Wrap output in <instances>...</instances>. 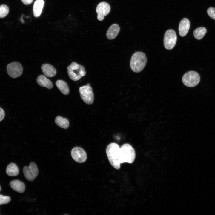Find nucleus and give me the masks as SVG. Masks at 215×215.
<instances>
[{"instance_id": "5", "label": "nucleus", "mask_w": 215, "mask_h": 215, "mask_svg": "<svg viewBox=\"0 0 215 215\" xmlns=\"http://www.w3.org/2000/svg\"><path fill=\"white\" fill-rule=\"evenodd\" d=\"M200 80V76L196 72L191 71L185 73L182 78V81L186 86L193 87L196 86Z\"/></svg>"}, {"instance_id": "12", "label": "nucleus", "mask_w": 215, "mask_h": 215, "mask_svg": "<svg viewBox=\"0 0 215 215\" xmlns=\"http://www.w3.org/2000/svg\"><path fill=\"white\" fill-rule=\"evenodd\" d=\"M41 69L44 75L48 77H54L56 73V71L55 68L48 64H42L41 66Z\"/></svg>"}, {"instance_id": "8", "label": "nucleus", "mask_w": 215, "mask_h": 215, "mask_svg": "<svg viewBox=\"0 0 215 215\" xmlns=\"http://www.w3.org/2000/svg\"><path fill=\"white\" fill-rule=\"evenodd\" d=\"M7 70L8 75L11 77L16 78L21 75L23 67L21 64L17 62H11L8 64Z\"/></svg>"}, {"instance_id": "14", "label": "nucleus", "mask_w": 215, "mask_h": 215, "mask_svg": "<svg viewBox=\"0 0 215 215\" xmlns=\"http://www.w3.org/2000/svg\"><path fill=\"white\" fill-rule=\"evenodd\" d=\"M119 30L120 27L118 25L116 24H112L109 28L107 32V38L110 40L115 39L118 35Z\"/></svg>"}, {"instance_id": "2", "label": "nucleus", "mask_w": 215, "mask_h": 215, "mask_svg": "<svg viewBox=\"0 0 215 215\" xmlns=\"http://www.w3.org/2000/svg\"><path fill=\"white\" fill-rule=\"evenodd\" d=\"M147 62V58L145 54L142 52H137L131 56L130 66L133 71L139 73L143 69Z\"/></svg>"}, {"instance_id": "28", "label": "nucleus", "mask_w": 215, "mask_h": 215, "mask_svg": "<svg viewBox=\"0 0 215 215\" xmlns=\"http://www.w3.org/2000/svg\"><path fill=\"white\" fill-rule=\"evenodd\" d=\"M1 188L0 186V191H1Z\"/></svg>"}, {"instance_id": "3", "label": "nucleus", "mask_w": 215, "mask_h": 215, "mask_svg": "<svg viewBox=\"0 0 215 215\" xmlns=\"http://www.w3.org/2000/svg\"><path fill=\"white\" fill-rule=\"evenodd\" d=\"M136 157L135 150L131 145L128 143L123 145L120 148L119 160L120 163H132Z\"/></svg>"}, {"instance_id": "20", "label": "nucleus", "mask_w": 215, "mask_h": 215, "mask_svg": "<svg viewBox=\"0 0 215 215\" xmlns=\"http://www.w3.org/2000/svg\"><path fill=\"white\" fill-rule=\"evenodd\" d=\"M207 33V30L204 27H202L196 29L194 31L193 35L196 39H202Z\"/></svg>"}, {"instance_id": "7", "label": "nucleus", "mask_w": 215, "mask_h": 215, "mask_svg": "<svg viewBox=\"0 0 215 215\" xmlns=\"http://www.w3.org/2000/svg\"><path fill=\"white\" fill-rule=\"evenodd\" d=\"M177 35L173 30L169 29L165 33L164 38V45L168 50L172 49L175 47L177 41Z\"/></svg>"}, {"instance_id": "19", "label": "nucleus", "mask_w": 215, "mask_h": 215, "mask_svg": "<svg viewBox=\"0 0 215 215\" xmlns=\"http://www.w3.org/2000/svg\"><path fill=\"white\" fill-rule=\"evenodd\" d=\"M55 121L58 126L63 128L66 129L69 126V121L66 118L58 116L56 117Z\"/></svg>"}, {"instance_id": "21", "label": "nucleus", "mask_w": 215, "mask_h": 215, "mask_svg": "<svg viewBox=\"0 0 215 215\" xmlns=\"http://www.w3.org/2000/svg\"><path fill=\"white\" fill-rule=\"evenodd\" d=\"M23 172L25 178L30 181H33L36 177L34 176L29 167L25 166L23 168Z\"/></svg>"}, {"instance_id": "25", "label": "nucleus", "mask_w": 215, "mask_h": 215, "mask_svg": "<svg viewBox=\"0 0 215 215\" xmlns=\"http://www.w3.org/2000/svg\"><path fill=\"white\" fill-rule=\"evenodd\" d=\"M215 9L214 7H210L207 10L208 15L212 19L215 20Z\"/></svg>"}, {"instance_id": "4", "label": "nucleus", "mask_w": 215, "mask_h": 215, "mask_svg": "<svg viewBox=\"0 0 215 215\" xmlns=\"http://www.w3.org/2000/svg\"><path fill=\"white\" fill-rule=\"evenodd\" d=\"M68 75L72 80L77 81L80 79L86 74V71L84 66L75 62L67 67Z\"/></svg>"}, {"instance_id": "23", "label": "nucleus", "mask_w": 215, "mask_h": 215, "mask_svg": "<svg viewBox=\"0 0 215 215\" xmlns=\"http://www.w3.org/2000/svg\"><path fill=\"white\" fill-rule=\"evenodd\" d=\"M29 167L34 176L36 178L39 173L38 169L36 165L34 162H32L30 163Z\"/></svg>"}, {"instance_id": "27", "label": "nucleus", "mask_w": 215, "mask_h": 215, "mask_svg": "<svg viewBox=\"0 0 215 215\" xmlns=\"http://www.w3.org/2000/svg\"><path fill=\"white\" fill-rule=\"evenodd\" d=\"M22 3L25 5H28L32 3L33 0H21Z\"/></svg>"}, {"instance_id": "16", "label": "nucleus", "mask_w": 215, "mask_h": 215, "mask_svg": "<svg viewBox=\"0 0 215 215\" xmlns=\"http://www.w3.org/2000/svg\"><path fill=\"white\" fill-rule=\"evenodd\" d=\"M44 4L43 0H36L35 1L33 7V13L35 17H38L40 15Z\"/></svg>"}, {"instance_id": "13", "label": "nucleus", "mask_w": 215, "mask_h": 215, "mask_svg": "<svg viewBox=\"0 0 215 215\" xmlns=\"http://www.w3.org/2000/svg\"><path fill=\"white\" fill-rule=\"evenodd\" d=\"M10 185L13 190L19 193H22L25 190V184L19 180H15L12 181L10 182Z\"/></svg>"}, {"instance_id": "18", "label": "nucleus", "mask_w": 215, "mask_h": 215, "mask_svg": "<svg viewBox=\"0 0 215 215\" xmlns=\"http://www.w3.org/2000/svg\"><path fill=\"white\" fill-rule=\"evenodd\" d=\"M6 172L9 176H14L19 173V169L17 165L14 163H10L7 167Z\"/></svg>"}, {"instance_id": "9", "label": "nucleus", "mask_w": 215, "mask_h": 215, "mask_svg": "<svg viewBox=\"0 0 215 215\" xmlns=\"http://www.w3.org/2000/svg\"><path fill=\"white\" fill-rule=\"evenodd\" d=\"M71 155L73 159L78 163L84 162L87 158L86 152L84 149L79 147L73 148L71 151Z\"/></svg>"}, {"instance_id": "6", "label": "nucleus", "mask_w": 215, "mask_h": 215, "mask_svg": "<svg viewBox=\"0 0 215 215\" xmlns=\"http://www.w3.org/2000/svg\"><path fill=\"white\" fill-rule=\"evenodd\" d=\"M81 97L86 104L90 105L94 101V94L89 83L80 87L79 89Z\"/></svg>"}, {"instance_id": "10", "label": "nucleus", "mask_w": 215, "mask_h": 215, "mask_svg": "<svg viewBox=\"0 0 215 215\" xmlns=\"http://www.w3.org/2000/svg\"><path fill=\"white\" fill-rule=\"evenodd\" d=\"M110 7L109 5L105 2H101L99 3L96 8V12L97 13V19L102 21L104 19V17L109 13L110 11Z\"/></svg>"}, {"instance_id": "11", "label": "nucleus", "mask_w": 215, "mask_h": 215, "mask_svg": "<svg viewBox=\"0 0 215 215\" xmlns=\"http://www.w3.org/2000/svg\"><path fill=\"white\" fill-rule=\"evenodd\" d=\"M190 27V23L188 19L184 18L180 22L179 31V35L182 37L185 36L188 33Z\"/></svg>"}, {"instance_id": "24", "label": "nucleus", "mask_w": 215, "mask_h": 215, "mask_svg": "<svg viewBox=\"0 0 215 215\" xmlns=\"http://www.w3.org/2000/svg\"><path fill=\"white\" fill-rule=\"evenodd\" d=\"M10 201V197L0 194V205L7 204Z\"/></svg>"}, {"instance_id": "17", "label": "nucleus", "mask_w": 215, "mask_h": 215, "mask_svg": "<svg viewBox=\"0 0 215 215\" xmlns=\"http://www.w3.org/2000/svg\"><path fill=\"white\" fill-rule=\"evenodd\" d=\"M56 84L58 88L64 94L68 95L69 93V90L67 85L64 81L59 80L56 82Z\"/></svg>"}, {"instance_id": "22", "label": "nucleus", "mask_w": 215, "mask_h": 215, "mask_svg": "<svg viewBox=\"0 0 215 215\" xmlns=\"http://www.w3.org/2000/svg\"><path fill=\"white\" fill-rule=\"evenodd\" d=\"M9 9L6 5H0V18H3L5 17L8 14Z\"/></svg>"}, {"instance_id": "15", "label": "nucleus", "mask_w": 215, "mask_h": 215, "mask_svg": "<svg viewBox=\"0 0 215 215\" xmlns=\"http://www.w3.org/2000/svg\"><path fill=\"white\" fill-rule=\"evenodd\" d=\"M37 83L40 86L51 89L53 87L52 82L43 75L39 76L36 79Z\"/></svg>"}, {"instance_id": "1", "label": "nucleus", "mask_w": 215, "mask_h": 215, "mask_svg": "<svg viewBox=\"0 0 215 215\" xmlns=\"http://www.w3.org/2000/svg\"><path fill=\"white\" fill-rule=\"evenodd\" d=\"M120 148L115 143H111L107 146L106 153L108 159L111 165L115 169L120 168V163L119 160Z\"/></svg>"}, {"instance_id": "26", "label": "nucleus", "mask_w": 215, "mask_h": 215, "mask_svg": "<svg viewBox=\"0 0 215 215\" xmlns=\"http://www.w3.org/2000/svg\"><path fill=\"white\" fill-rule=\"evenodd\" d=\"M5 116V112L4 110L0 107V121H2Z\"/></svg>"}]
</instances>
